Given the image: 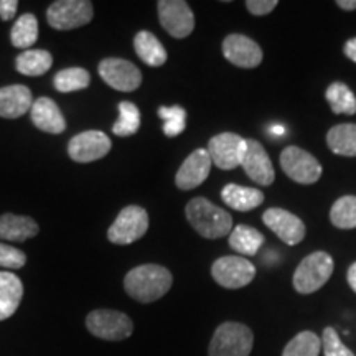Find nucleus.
<instances>
[{"instance_id":"nucleus-16","label":"nucleus","mask_w":356,"mask_h":356,"mask_svg":"<svg viewBox=\"0 0 356 356\" xmlns=\"http://www.w3.org/2000/svg\"><path fill=\"white\" fill-rule=\"evenodd\" d=\"M241 167L246 172V175L256 181L257 185L269 186L274 184L275 172L274 165L270 162L269 154L262 147L261 142L254 139H246V150H244Z\"/></svg>"},{"instance_id":"nucleus-27","label":"nucleus","mask_w":356,"mask_h":356,"mask_svg":"<svg viewBox=\"0 0 356 356\" xmlns=\"http://www.w3.org/2000/svg\"><path fill=\"white\" fill-rule=\"evenodd\" d=\"M38 20L33 13H24L12 26L10 42L15 48L30 50L38 40Z\"/></svg>"},{"instance_id":"nucleus-26","label":"nucleus","mask_w":356,"mask_h":356,"mask_svg":"<svg viewBox=\"0 0 356 356\" xmlns=\"http://www.w3.org/2000/svg\"><path fill=\"white\" fill-rule=\"evenodd\" d=\"M53 65V56L47 50H25L15 60V68L25 76H43Z\"/></svg>"},{"instance_id":"nucleus-19","label":"nucleus","mask_w":356,"mask_h":356,"mask_svg":"<svg viewBox=\"0 0 356 356\" xmlns=\"http://www.w3.org/2000/svg\"><path fill=\"white\" fill-rule=\"evenodd\" d=\"M30 118H32L33 126L47 134H61L66 129L65 115L61 114L58 104L50 97H38L33 101L32 109H30Z\"/></svg>"},{"instance_id":"nucleus-34","label":"nucleus","mask_w":356,"mask_h":356,"mask_svg":"<svg viewBox=\"0 0 356 356\" xmlns=\"http://www.w3.org/2000/svg\"><path fill=\"white\" fill-rule=\"evenodd\" d=\"M322 351L325 356H355L353 351L346 348L343 341L340 340L335 328L327 327L322 335Z\"/></svg>"},{"instance_id":"nucleus-15","label":"nucleus","mask_w":356,"mask_h":356,"mask_svg":"<svg viewBox=\"0 0 356 356\" xmlns=\"http://www.w3.org/2000/svg\"><path fill=\"white\" fill-rule=\"evenodd\" d=\"M222 55L238 68H256L262 63V50L254 40L241 33H231L222 42Z\"/></svg>"},{"instance_id":"nucleus-32","label":"nucleus","mask_w":356,"mask_h":356,"mask_svg":"<svg viewBox=\"0 0 356 356\" xmlns=\"http://www.w3.org/2000/svg\"><path fill=\"white\" fill-rule=\"evenodd\" d=\"M322 351V338L314 332H300L286 345L282 356H318Z\"/></svg>"},{"instance_id":"nucleus-18","label":"nucleus","mask_w":356,"mask_h":356,"mask_svg":"<svg viewBox=\"0 0 356 356\" xmlns=\"http://www.w3.org/2000/svg\"><path fill=\"white\" fill-rule=\"evenodd\" d=\"M32 91L24 84L0 88V118L19 119L30 113L33 106Z\"/></svg>"},{"instance_id":"nucleus-21","label":"nucleus","mask_w":356,"mask_h":356,"mask_svg":"<svg viewBox=\"0 0 356 356\" xmlns=\"http://www.w3.org/2000/svg\"><path fill=\"white\" fill-rule=\"evenodd\" d=\"M24 297V284L12 273H0V322L10 318Z\"/></svg>"},{"instance_id":"nucleus-8","label":"nucleus","mask_w":356,"mask_h":356,"mask_svg":"<svg viewBox=\"0 0 356 356\" xmlns=\"http://www.w3.org/2000/svg\"><path fill=\"white\" fill-rule=\"evenodd\" d=\"M280 167L291 180L302 185H312L322 177V165L314 155L300 149L289 145L280 154Z\"/></svg>"},{"instance_id":"nucleus-4","label":"nucleus","mask_w":356,"mask_h":356,"mask_svg":"<svg viewBox=\"0 0 356 356\" xmlns=\"http://www.w3.org/2000/svg\"><path fill=\"white\" fill-rule=\"evenodd\" d=\"M333 259L328 252H312L297 266L293 273V289L299 293H314L328 282L333 274Z\"/></svg>"},{"instance_id":"nucleus-31","label":"nucleus","mask_w":356,"mask_h":356,"mask_svg":"<svg viewBox=\"0 0 356 356\" xmlns=\"http://www.w3.org/2000/svg\"><path fill=\"white\" fill-rule=\"evenodd\" d=\"M91 83V76L84 68H66L58 71L53 78L55 89L60 92H74L86 89Z\"/></svg>"},{"instance_id":"nucleus-36","label":"nucleus","mask_w":356,"mask_h":356,"mask_svg":"<svg viewBox=\"0 0 356 356\" xmlns=\"http://www.w3.org/2000/svg\"><path fill=\"white\" fill-rule=\"evenodd\" d=\"M277 7V0H248L246 2V8L249 13L256 17H262L267 15Z\"/></svg>"},{"instance_id":"nucleus-5","label":"nucleus","mask_w":356,"mask_h":356,"mask_svg":"<svg viewBox=\"0 0 356 356\" xmlns=\"http://www.w3.org/2000/svg\"><path fill=\"white\" fill-rule=\"evenodd\" d=\"M86 328L91 335L106 341H122L132 335L134 323L124 312L97 309L89 312Z\"/></svg>"},{"instance_id":"nucleus-1","label":"nucleus","mask_w":356,"mask_h":356,"mask_svg":"<svg viewBox=\"0 0 356 356\" xmlns=\"http://www.w3.org/2000/svg\"><path fill=\"white\" fill-rule=\"evenodd\" d=\"M173 275L167 267L142 264L129 270L124 277V289L131 299L140 304H152L162 299L172 289Z\"/></svg>"},{"instance_id":"nucleus-3","label":"nucleus","mask_w":356,"mask_h":356,"mask_svg":"<svg viewBox=\"0 0 356 356\" xmlns=\"http://www.w3.org/2000/svg\"><path fill=\"white\" fill-rule=\"evenodd\" d=\"M254 345V333L248 325L225 322L213 333L208 356H249Z\"/></svg>"},{"instance_id":"nucleus-23","label":"nucleus","mask_w":356,"mask_h":356,"mask_svg":"<svg viewBox=\"0 0 356 356\" xmlns=\"http://www.w3.org/2000/svg\"><path fill=\"white\" fill-rule=\"evenodd\" d=\"M134 50H136L137 56L144 61L145 65L152 66V68H159V66L165 65L167 61V50L163 44L159 42V38L154 33L142 30L134 38Z\"/></svg>"},{"instance_id":"nucleus-12","label":"nucleus","mask_w":356,"mask_h":356,"mask_svg":"<svg viewBox=\"0 0 356 356\" xmlns=\"http://www.w3.org/2000/svg\"><path fill=\"white\" fill-rule=\"evenodd\" d=\"M99 76L115 91L132 92L142 84V73L136 65L122 58H106L99 63Z\"/></svg>"},{"instance_id":"nucleus-2","label":"nucleus","mask_w":356,"mask_h":356,"mask_svg":"<svg viewBox=\"0 0 356 356\" xmlns=\"http://www.w3.org/2000/svg\"><path fill=\"white\" fill-rule=\"evenodd\" d=\"M185 215L191 228L207 239H220L233 231V218L229 213L203 197L190 200Z\"/></svg>"},{"instance_id":"nucleus-9","label":"nucleus","mask_w":356,"mask_h":356,"mask_svg":"<svg viewBox=\"0 0 356 356\" xmlns=\"http://www.w3.org/2000/svg\"><path fill=\"white\" fill-rule=\"evenodd\" d=\"M211 275L218 286L225 289H243L256 277V266L246 257L225 256L213 262Z\"/></svg>"},{"instance_id":"nucleus-40","label":"nucleus","mask_w":356,"mask_h":356,"mask_svg":"<svg viewBox=\"0 0 356 356\" xmlns=\"http://www.w3.org/2000/svg\"><path fill=\"white\" fill-rule=\"evenodd\" d=\"M337 6L340 7L341 10L353 12V10H356V0H338Z\"/></svg>"},{"instance_id":"nucleus-30","label":"nucleus","mask_w":356,"mask_h":356,"mask_svg":"<svg viewBox=\"0 0 356 356\" xmlns=\"http://www.w3.org/2000/svg\"><path fill=\"white\" fill-rule=\"evenodd\" d=\"M140 127V111L131 101L119 102V119L113 126L114 136L131 137Z\"/></svg>"},{"instance_id":"nucleus-37","label":"nucleus","mask_w":356,"mask_h":356,"mask_svg":"<svg viewBox=\"0 0 356 356\" xmlns=\"http://www.w3.org/2000/svg\"><path fill=\"white\" fill-rule=\"evenodd\" d=\"M19 2L17 0H0V19L3 22L12 20L15 17Z\"/></svg>"},{"instance_id":"nucleus-6","label":"nucleus","mask_w":356,"mask_h":356,"mask_svg":"<svg viewBox=\"0 0 356 356\" xmlns=\"http://www.w3.org/2000/svg\"><path fill=\"white\" fill-rule=\"evenodd\" d=\"M149 229V215L142 207L129 204L119 213L111 228L108 229V239L113 244L127 246L144 238Z\"/></svg>"},{"instance_id":"nucleus-39","label":"nucleus","mask_w":356,"mask_h":356,"mask_svg":"<svg viewBox=\"0 0 356 356\" xmlns=\"http://www.w3.org/2000/svg\"><path fill=\"white\" fill-rule=\"evenodd\" d=\"M346 279H348V284L351 287V291L356 293V262H353L348 267V273H346Z\"/></svg>"},{"instance_id":"nucleus-10","label":"nucleus","mask_w":356,"mask_h":356,"mask_svg":"<svg viewBox=\"0 0 356 356\" xmlns=\"http://www.w3.org/2000/svg\"><path fill=\"white\" fill-rule=\"evenodd\" d=\"M208 154L211 163L221 170H233L241 167V160L246 150V139L233 132H222L211 137L208 142Z\"/></svg>"},{"instance_id":"nucleus-13","label":"nucleus","mask_w":356,"mask_h":356,"mask_svg":"<svg viewBox=\"0 0 356 356\" xmlns=\"http://www.w3.org/2000/svg\"><path fill=\"white\" fill-rule=\"evenodd\" d=\"M111 139L101 131H84L74 136L68 144V155L78 163L96 162L109 154Z\"/></svg>"},{"instance_id":"nucleus-33","label":"nucleus","mask_w":356,"mask_h":356,"mask_svg":"<svg viewBox=\"0 0 356 356\" xmlns=\"http://www.w3.org/2000/svg\"><path fill=\"white\" fill-rule=\"evenodd\" d=\"M159 118L163 119V134L167 137H177L186 127V111L181 106L159 108Z\"/></svg>"},{"instance_id":"nucleus-25","label":"nucleus","mask_w":356,"mask_h":356,"mask_svg":"<svg viewBox=\"0 0 356 356\" xmlns=\"http://www.w3.org/2000/svg\"><path fill=\"white\" fill-rule=\"evenodd\" d=\"M327 145L337 155L356 157V124H338L327 134Z\"/></svg>"},{"instance_id":"nucleus-7","label":"nucleus","mask_w":356,"mask_h":356,"mask_svg":"<svg viewBox=\"0 0 356 356\" xmlns=\"http://www.w3.org/2000/svg\"><path fill=\"white\" fill-rule=\"evenodd\" d=\"M95 17V8L88 0H58L47 10L48 25L55 30H73L88 25Z\"/></svg>"},{"instance_id":"nucleus-20","label":"nucleus","mask_w":356,"mask_h":356,"mask_svg":"<svg viewBox=\"0 0 356 356\" xmlns=\"http://www.w3.org/2000/svg\"><path fill=\"white\" fill-rule=\"evenodd\" d=\"M38 225L33 218L6 213L0 216V239L2 241L22 243L38 234Z\"/></svg>"},{"instance_id":"nucleus-24","label":"nucleus","mask_w":356,"mask_h":356,"mask_svg":"<svg viewBox=\"0 0 356 356\" xmlns=\"http://www.w3.org/2000/svg\"><path fill=\"white\" fill-rule=\"evenodd\" d=\"M264 244V234L248 225H238L229 234V248L241 256H256Z\"/></svg>"},{"instance_id":"nucleus-22","label":"nucleus","mask_w":356,"mask_h":356,"mask_svg":"<svg viewBox=\"0 0 356 356\" xmlns=\"http://www.w3.org/2000/svg\"><path fill=\"white\" fill-rule=\"evenodd\" d=\"M222 202L238 211H251L264 203V193L257 188H249L236 184H228L221 190Z\"/></svg>"},{"instance_id":"nucleus-14","label":"nucleus","mask_w":356,"mask_h":356,"mask_svg":"<svg viewBox=\"0 0 356 356\" xmlns=\"http://www.w3.org/2000/svg\"><path fill=\"white\" fill-rule=\"evenodd\" d=\"M262 221L280 241L289 246H297L304 241L307 233L304 221L291 211L282 210V208H269L262 215Z\"/></svg>"},{"instance_id":"nucleus-35","label":"nucleus","mask_w":356,"mask_h":356,"mask_svg":"<svg viewBox=\"0 0 356 356\" xmlns=\"http://www.w3.org/2000/svg\"><path fill=\"white\" fill-rule=\"evenodd\" d=\"M25 264V252L10 246V244L0 243V267H3V269H22Z\"/></svg>"},{"instance_id":"nucleus-28","label":"nucleus","mask_w":356,"mask_h":356,"mask_svg":"<svg viewBox=\"0 0 356 356\" xmlns=\"http://www.w3.org/2000/svg\"><path fill=\"white\" fill-rule=\"evenodd\" d=\"M325 97L335 114L353 115L356 113V96L345 83H332Z\"/></svg>"},{"instance_id":"nucleus-38","label":"nucleus","mask_w":356,"mask_h":356,"mask_svg":"<svg viewBox=\"0 0 356 356\" xmlns=\"http://www.w3.org/2000/svg\"><path fill=\"white\" fill-rule=\"evenodd\" d=\"M343 51H345V55L348 56L351 61H355V63H356V37L355 38H350L348 42L345 43Z\"/></svg>"},{"instance_id":"nucleus-29","label":"nucleus","mask_w":356,"mask_h":356,"mask_svg":"<svg viewBox=\"0 0 356 356\" xmlns=\"http://www.w3.org/2000/svg\"><path fill=\"white\" fill-rule=\"evenodd\" d=\"M330 221L338 229L356 228V197L345 195L333 203L330 210Z\"/></svg>"},{"instance_id":"nucleus-11","label":"nucleus","mask_w":356,"mask_h":356,"mask_svg":"<svg viewBox=\"0 0 356 356\" xmlns=\"http://www.w3.org/2000/svg\"><path fill=\"white\" fill-rule=\"evenodd\" d=\"M159 20L173 38H186L195 29V15L184 0H160L157 3Z\"/></svg>"},{"instance_id":"nucleus-17","label":"nucleus","mask_w":356,"mask_h":356,"mask_svg":"<svg viewBox=\"0 0 356 356\" xmlns=\"http://www.w3.org/2000/svg\"><path fill=\"white\" fill-rule=\"evenodd\" d=\"M211 165L213 163L208 150L197 149L195 152H191L178 168L175 175L177 188L184 191L197 188L210 175Z\"/></svg>"}]
</instances>
